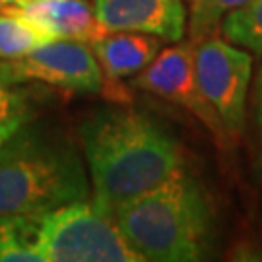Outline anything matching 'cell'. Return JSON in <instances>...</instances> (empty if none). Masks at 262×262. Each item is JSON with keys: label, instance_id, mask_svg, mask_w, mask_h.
<instances>
[{"label": "cell", "instance_id": "1", "mask_svg": "<svg viewBox=\"0 0 262 262\" xmlns=\"http://www.w3.org/2000/svg\"><path fill=\"white\" fill-rule=\"evenodd\" d=\"M80 142L94 200L105 212L140 196L187 165L177 136L150 113L109 107L88 115Z\"/></svg>", "mask_w": 262, "mask_h": 262}, {"label": "cell", "instance_id": "2", "mask_svg": "<svg viewBox=\"0 0 262 262\" xmlns=\"http://www.w3.org/2000/svg\"><path fill=\"white\" fill-rule=\"evenodd\" d=\"M113 220L142 262L204 260L215 241L210 196L187 165L119 206Z\"/></svg>", "mask_w": 262, "mask_h": 262}, {"label": "cell", "instance_id": "3", "mask_svg": "<svg viewBox=\"0 0 262 262\" xmlns=\"http://www.w3.org/2000/svg\"><path fill=\"white\" fill-rule=\"evenodd\" d=\"M90 173L70 136L26 122L0 146V214H45L90 198Z\"/></svg>", "mask_w": 262, "mask_h": 262}, {"label": "cell", "instance_id": "4", "mask_svg": "<svg viewBox=\"0 0 262 262\" xmlns=\"http://www.w3.org/2000/svg\"><path fill=\"white\" fill-rule=\"evenodd\" d=\"M41 262H142L113 215L94 200L35 214Z\"/></svg>", "mask_w": 262, "mask_h": 262}, {"label": "cell", "instance_id": "5", "mask_svg": "<svg viewBox=\"0 0 262 262\" xmlns=\"http://www.w3.org/2000/svg\"><path fill=\"white\" fill-rule=\"evenodd\" d=\"M194 70L200 92L212 105L229 138L245 128V103L253 74V56L215 35L194 43Z\"/></svg>", "mask_w": 262, "mask_h": 262}, {"label": "cell", "instance_id": "6", "mask_svg": "<svg viewBox=\"0 0 262 262\" xmlns=\"http://www.w3.org/2000/svg\"><path fill=\"white\" fill-rule=\"evenodd\" d=\"M0 76L12 84L39 82L80 94L105 92V74L92 45L70 39H53L21 58L0 60Z\"/></svg>", "mask_w": 262, "mask_h": 262}, {"label": "cell", "instance_id": "7", "mask_svg": "<svg viewBox=\"0 0 262 262\" xmlns=\"http://www.w3.org/2000/svg\"><path fill=\"white\" fill-rule=\"evenodd\" d=\"M134 88L163 97L194 115L220 142L231 140L212 105L200 92L194 70V43L177 41V45L159 51V55L132 80Z\"/></svg>", "mask_w": 262, "mask_h": 262}, {"label": "cell", "instance_id": "8", "mask_svg": "<svg viewBox=\"0 0 262 262\" xmlns=\"http://www.w3.org/2000/svg\"><path fill=\"white\" fill-rule=\"evenodd\" d=\"M94 12L107 33H146L167 43H177L187 33L183 0H94Z\"/></svg>", "mask_w": 262, "mask_h": 262}, {"label": "cell", "instance_id": "9", "mask_svg": "<svg viewBox=\"0 0 262 262\" xmlns=\"http://www.w3.org/2000/svg\"><path fill=\"white\" fill-rule=\"evenodd\" d=\"M37 24L55 39H70L92 45L105 31L97 21L94 4L85 0H24L18 6H4Z\"/></svg>", "mask_w": 262, "mask_h": 262}, {"label": "cell", "instance_id": "10", "mask_svg": "<svg viewBox=\"0 0 262 262\" xmlns=\"http://www.w3.org/2000/svg\"><path fill=\"white\" fill-rule=\"evenodd\" d=\"M163 43L165 41L156 35L113 31L94 41L92 51L103 74L111 80H121L132 74H140L159 55Z\"/></svg>", "mask_w": 262, "mask_h": 262}, {"label": "cell", "instance_id": "11", "mask_svg": "<svg viewBox=\"0 0 262 262\" xmlns=\"http://www.w3.org/2000/svg\"><path fill=\"white\" fill-rule=\"evenodd\" d=\"M53 35L10 8H0V60H14L53 41Z\"/></svg>", "mask_w": 262, "mask_h": 262}, {"label": "cell", "instance_id": "12", "mask_svg": "<svg viewBox=\"0 0 262 262\" xmlns=\"http://www.w3.org/2000/svg\"><path fill=\"white\" fill-rule=\"evenodd\" d=\"M0 262H41L35 214H0Z\"/></svg>", "mask_w": 262, "mask_h": 262}, {"label": "cell", "instance_id": "13", "mask_svg": "<svg viewBox=\"0 0 262 262\" xmlns=\"http://www.w3.org/2000/svg\"><path fill=\"white\" fill-rule=\"evenodd\" d=\"M220 33L229 43L262 55V0H251L247 6L227 14Z\"/></svg>", "mask_w": 262, "mask_h": 262}, {"label": "cell", "instance_id": "14", "mask_svg": "<svg viewBox=\"0 0 262 262\" xmlns=\"http://www.w3.org/2000/svg\"><path fill=\"white\" fill-rule=\"evenodd\" d=\"M35 119L33 99L21 90L0 76V146L8 140L19 126Z\"/></svg>", "mask_w": 262, "mask_h": 262}, {"label": "cell", "instance_id": "15", "mask_svg": "<svg viewBox=\"0 0 262 262\" xmlns=\"http://www.w3.org/2000/svg\"><path fill=\"white\" fill-rule=\"evenodd\" d=\"M249 2L251 0H190V41L198 43L210 35H215L225 16L247 6Z\"/></svg>", "mask_w": 262, "mask_h": 262}, {"label": "cell", "instance_id": "16", "mask_svg": "<svg viewBox=\"0 0 262 262\" xmlns=\"http://www.w3.org/2000/svg\"><path fill=\"white\" fill-rule=\"evenodd\" d=\"M254 122L258 130V142H260V167H262V68L256 78V88H254Z\"/></svg>", "mask_w": 262, "mask_h": 262}, {"label": "cell", "instance_id": "17", "mask_svg": "<svg viewBox=\"0 0 262 262\" xmlns=\"http://www.w3.org/2000/svg\"><path fill=\"white\" fill-rule=\"evenodd\" d=\"M21 2L24 0H0V8H4V6H18Z\"/></svg>", "mask_w": 262, "mask_h": 262}]
</instances>
